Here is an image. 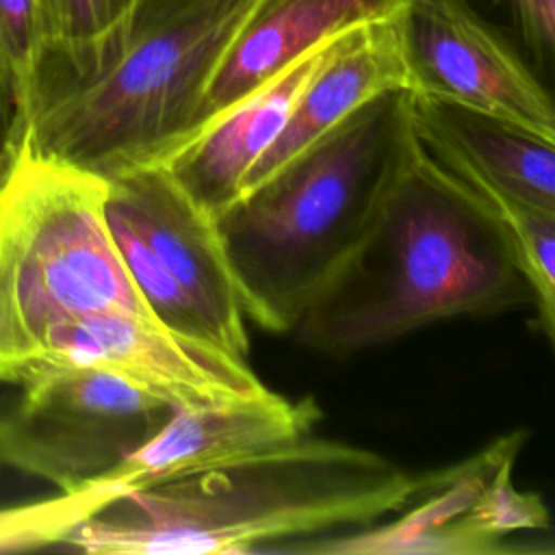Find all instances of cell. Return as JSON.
I'll return each mask as SVG.
<instances>
[{
	"label": "cell",
	"mask_w": 555,
	"mask_h": 555,
	"mask_svg": "<svg viewBox=\"0 0 555 555\" xmlns=\"http://www.w3.org/2000/svg\"><path fill=\"white\" fill-rule=\"evenodd\" d=\"M516 306H531V293L505 232L416 137L371 230L291 332L314 351L351 356Z\"/></svg>",
	"instance_id": "6da1fadb"
},
{
	"label": "cell",
	"mask_w": 555,
	"mask_h": 555,
	"mask_svg": "<svg viewBox=\"0 0 555 555\" xmlns=\"http://www.w3.org/2000/svg\"><path fill=\"white\" fill-rule=\"evenodd\" d=\"M421 477L388 457L306 436L247 460L119 494L59 546L95 555L258 553L262 542L366 527L401 512Z\"/></svg>",
	"instance_id": "7a4b0ae2"
},
{
	"label": "cell",
	"mask_w": 555,
	"mask_h": 555,
	"mask_svg": "<svg viewBox=\"0 0 555 555\" xmlns=\"http://www.w3.org/2000/svg\"><path fill=\"white\" fill-rule=\"evenodd\" d=\"M416 132L386 91L215 215L245 319L286 334L377 219Z\"/></svg>",
	"instance_id": "3957f363"
},
{
	"label": "cell",
	"mask_w": 555,
	"mask_h": 555,
	"mask_svg": "<svg viewBox=\"0 0 555 555\" xmlns=\"http://www.w3.org/2000/svg\"><path fill=\"white\" fill-rule=\"evenodd\" d=\"M267 0H137L80 74L37 82L20 143L95 176L158 163L199 126L206 87Z\"/></svg>",
	"instance_id": "277c9868"
},
{
	"label": "cell",
	"mask_w": 555,
	"mask_h": 555,
	"mask_svg": "<svg viewBox=\"0 0 555 555\" xmlns=\"http://www.w3.org/2000/svg\"><path fill=\"white\" fill-rule=\"evenodd\" d=\"M104 204L102 176L17 145L0 184V382L15 386L50 336L78 319L113 310L152 317Z\"/></svg>",
	"instance_id": "5b68a950"
},
{
	"label": "cell",
	"mask_w": 555,
	"mask_h": 555,
	"mask_svg": "<svg viewBox=\"0 0 555 555\" xmlns=\"http://www.w3.org/2000/svg\"><path fill=\"white\" fill-rule=\"evenodd\" d=\"M104 212L147 312L182 336L247 358L245 312L215 215L158 163L106 178Z\"/></svg>",
	"instance_id": "8992f818"
},
{
	"label": "cell",
	"mask_w": 555,
	"mask_h": 555,
	"mask_svg": "<svg viewBox=\"0 0 555 555\" xmlns=\"http://www.w3.org/2000/svg\"><path fill=\"white\" fill-rule=\"evenodd\" d=\"M0 397V464L72 494L137 451L173 408L119 375L80 364L35 369Z\"/></svg>",
	"instance_id": "52a82bcc"
},
{
	"label": "cell",
	"mask_w": 555,
	"mask_h": 555,
	"mask_svg": "<svg viewBox=\"0 0 555 555\" xmlns=\"http://www.w3.org/2000/svg\"><path fill=\"white\" fill-rule=\"evenodd\" d=\"M399 26L412 93L453 102L555 141V108L546 82L460 0H403Z\"/></svg>",
	"instance_id": "ba28073f"
},
{
	"label": "cell",
	"mask_w": 555,
	"mask_h": 555,
	"mask_svg": "<svg viewBox=\"0 0 555 555\" xmlns=\"http://www.w3.org/2000/svg\"><path fill=\"white\" fill-rule=\"evenodd\" d=\"M50 364L111 371L173 410L232 405L271 392L247 358L126 310L85 317L54 332L28 373Z\"/></svg>",
	"instance_id": "9c48e42d"
},
{
	"label": "cell",
	"mask_w": 555,
	"mask_h": 555,
	"mask_svg": "<svg viewBox=\"0 0 555 555\" xmlns=\"http://www.w3.org/2000/svg\"><path fill=\"white\" fill-rule=\"evenodd\" d=\"M321 418L314 399L288 401L278 392L232 405L173 410L117 468L89 488L106 503L147 486L215 470L293 444Z\"/></svg>",
	"instance_id": "30bf717a"
},
{
	"label": "cell",
	"mask_w": 555,
	"mask_h": 555,
	"mask_svg": "<svg viewBox=\"0 0 555 555\" xmlns=\"http://www.w3.org/2000/svg\"><path fill=\"white\" fill-rule=\"evenodd\" d=\"M525 431H509L477 455L421 477L414 499L390 522H373L347 535L271 546L267 553L319 555H499L507 546L475 516V503L503 460L518 455Z\"/></svg>",
	"instance_id": "8fae6325"
},
{
	"label": "cell",
	"mask_w": 555,
	"mask_h": 555,
	"mask_svg": "<svg viewBox=\"0 0 555 555\" xmlns=\"http://www.w3.org/2000/svg\"><path fill=\"white\" fill-rule=\"evenodd\" d=\"M397 89L410 91L399 11L340 33L297 93L280 134L245 176L238 195L273 176L358 106Z\"/></svg>",
	"instance_id": "7c38bea8"
},
{
	"label": "cell",
	"mask_w": 555,
	"mask_h": 555,
	"mask_svg": "<svg viewBox=\"0 0 555 555\" xmlns=\"http://www.w3.org/2000/svg\"><path fill=\"white\" fill-rule=\"evenodd\" d=\"M412 126L423 150L466 189H490L555 212V141L418 93H412Z\"/></svg>",
	"instance_id": "4fadbf2b"
},
{
	"label": "cell",
	"mask_w": 555,
	"mask_h": 555,
	"mask_svg": "<svg viewBox=\"0 0 555 555\" xmlns=\"http://www.w3.org/2000/svg\"><path fill=\"white\" fill-rule=\"evenodd\" d=\"M336 37L301 54L271 80L206 121L158 165L202 208L219 215L236 199L254 163L280 134L297 93L321 65Z\"/></svg>",
	"instance_id": "5bb4252c"
},
{
	"label": "cell",
	"mask_w": 555,
	"mask_h": 555,
	"mask_svg": "<svg viewBox=\"0 0 555 555\" xmlns=\"http://www.w3.org/2000/svg\"><path fill=\"white\" fill-rule=\"evenodd\" d=\"M401 4L403 0H267L212 74L195 132L301 54L349 28L388 17Z\"/></svg>",
	"instance_id": "9a60e30c"
},
{
	"label": "cell",
	"mask_w": 555,
	"mask_h": 555,
	"mask_svg": "<svg viewBox=\"0 0 555 555\" xmlns=\"http://www.w3.org/2000/svg\"><path fill=\"white\" fill-rule=\"evenodd\" d=\"M134 2L137 0H39L43 54L26 95L41 80L80 74L91 67L115 39Z\"/></svg>",
	"instance_id": "2e32d148"
},
{
	"label": "cell",
	"mask_w": 555,
	"mask_h": 555,
	"mask_svg": "<svg viewBox=\"0 0 555 555\" xmlns=\"http://www.w3.org/2000/svg\"><path fill=\"white\" fill-rule=\"evenodd\" d=\"M548 80L555 65V0H460Z\"/></svg>",
	"instance_id": "e0dca14e"
},
{
	"label": "cell",
	"mask_w": 555,
	"mask_h": 555,
	"mask_svg": "<svg viewBox=\"0 0 555 555\" xmlns=\"http://www.w3.org/2000/svg\"><path fill=\"white\" fill-rule=\"evenodd\" d=\"M43 54L39 0H0V80L11 93L17 115Z\"/></svg>",
	"instance_id": "ac0fdd59"
},
{
	"label": "cell",
	"mask_w": 555,
	"mask_h": 555,
	"mask_svg": "<svg viewBox=\"0 0 555 555\" xmlns=\"http://www.w3.org/2000/svg\"><path fill=\"white\" fill-rule=\"evenodd\" d=\"M17 143H20L17 106L0 80V150L13 156L17 150Z\"/></svg>",
	"instance_id": "d6986e66"
},
{
	"label": "cell",
	"mask_w": 555,
	"mask_h": 555,
	"mask_svg": "<svg viewBox=\"0 0 555 555\" xmlns=\"http://www.w3.org/2000/svg\"><path fill=\"white\" fill-rule=\"evenodd\" d=\"M11 160H13V156L7 154L4 150H0V184H2V180H4V176H7V171H9Z\"/></svg>",
	"instance_id": "ffe728a7"
}]
</instances>
